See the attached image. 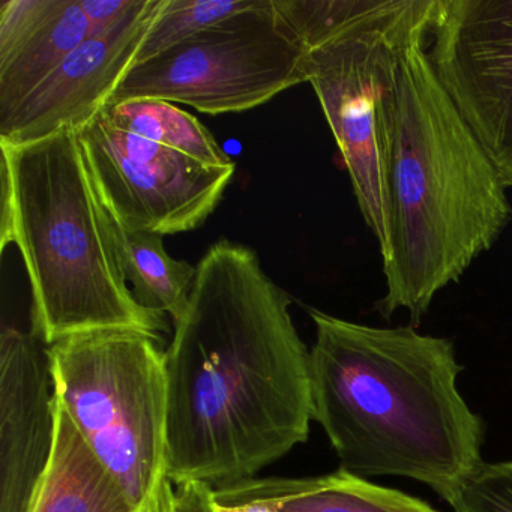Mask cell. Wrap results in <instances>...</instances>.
<instances>
[{
  "mask_svg": "<svg viewBox=\"0 0 512 512\" xmlns=\"http://www.w3.org/2000/svg\"><path fill=\"white\" fill-rule=\"evenodd\" d=\"M253 248L221 239L197 263L166 350L167 478H257L307 442L311 349Z\"/></svg>",
  "mask_w": 512,
  "mask_h": 512,
  "instance_id": "1",
  "label": "cell"
},
{
  "mask_svg": "<svg viewBox=\"0 0 512 512\" xmlns=\"http://www.w3.org/2000/svg\"><path fill=\"white\" fill-rule=\"evenodd\" d=\"M431 29L395 53L377 104L389 230L377 311H407L413 328L512 220L508 188L428 58Z\"/></svg>",
  "mask_w": 512,
  "mask_h": 512,
  "instance_id": "2",
  "label": "cell"
},
{
  "mask_svg": "<svg viewBox=\"0 0 512 512\" xmlns=\"http://www.w3.org/2000/svg\"><path fill=\"white\" fill-rule=\"evenodd\" d=\"M313 419L340 469L403 476L446 499L482 463L484 427L457 388L448 338L377 328L310 310Z\"/></svg>",
  "mask_w": 512,
  "mask_h": 512,
  "instance_id": "3",
  "label": "cell"
},
{
  "mask_svg": "<svg viewBox=\"0 0 512 512\" xmlns=\"http://www.w3.org/2000/svg\"><path fill=\"white\" fill-rule=\"evenodd\" d=\"M0 152V179L11 197L0 253L19 248L31 283L32 329L44 343L106 329L161 338L166 314L143 307L128 286L79 133L0 142Z\"/></svg>",
  "mask_w": 512,
  "mask_h": 512,
  "instance_id": "4",
  "label": "cell"
},
{
  "mask_svg": "<svg viewBox=\"0 0 512 512\" xmlns=\"http://www.w3.org/2000/svg\"><path fill=\"white\" fill-rule=\"evenodd\" d=\"M158 341L106 329L49 346L56 401L139 511L167 479L166 352Z\"/></svg>",
  "mask_w": 512,
  "mask_h": 512,
  "instance_id": "5",
  "label": "cell"
},
{
  "mask_svg": "<svg viewBox=\"0 0 512 512\" xmlns=\"http://www.w3.org/2000/svg\"><path fill=\"white\" fill-rule=\"evenodd\" d=\"M310 52L275 10L256 4L128 71L109 106L131 100L185 104L208 115L257 109L308 83Z\"/></svg>",
  "mask_w": 512,
  "mask_h": 512,
  "instance_id": "6",
  "label": "cell"
},
{
  "mask_svg": "<svg viewBox=\"0 0 512 512\" xmlns=\"http://www.w3.org/2000/svg\"><path fill=\"white\" fill-rule=\"evenodd\" d=\"M439 0H367L362 13L331 40L310 52L313 86L352 182L368 229L388 251L377 104L395 53L413 35L433 28Z\"/></svg>",
  "mask_w": 512,
  "mask_h": 512,
  "instance_id": "7",
  "label": "cell"
},
{
  "mask_svg": "<svg viewBox=\"0 0 512 512\" xmlns=\"http://www.w3.org/2000/svg\"><path fill=\"white\" fill-rule=\"evenodd\" d=\"M77 133L101 203L127 232L199 229L235 175L236 164L209 166L119 130L103 112Z\"/></svg>",
  "mask_w": 512,
  "mask_h": 512,
  "instance_id": "8",
  "label": "cell"
},
{
  "mask_svg": "<svg viewBox=\"0 0 512 512\" xmlns=\"http://www.w3.org/2000/svg\"><path fill=\"white\" fill-rule=\"evenodd\" d=\"M428 58L512 188V0H439Z\"/></svg>",
  "mask_w": 512,
  "mask_h": 512,
  "instance_id": "9",
  "label": "cell"
},
{
  "mask_svg": "<svg viewBox=\"0 0 512 512\" xmlns=\"http://www.w3.org/2000/svg\"><path fill=\"white\" fill-rule=\"evenodd\" d=\"M164 4L142 0L118 28L77 47L16 109L0 116V142H34L62 130L79 131L100 115L136 64Z\"/></svg>",
  "mask_w": 512,
  "mask_h": 512,
  "instance_id": "10",
  "label": "cell"
},
{
  "mask_svg": "<svg viewBox=\"0 0 512 512\" xmlns=\"http://www.w3.org/2000/svg\"><path fill=\"white\" fill-rule=\"evenodd\" d=\"M56 397L49 346L31 329L0 334V512H29L52 460Z\"/></svg>",
  "mask_w": 512,
  "mask_h": 512,
  "instance_id": "11",
  "label": "cell"
},
{
  "mask_svg": "<svg viewBox=\"0 0 512 512\" xmlns=\"http://www.w3.org/2000/svg\"><path fill=\"white\" fill-rule=\"evenodd\" d=\"M215 500L256 502L277 512H437L409 494L340 469L319 476H268L212 488Z\"/></svg>",
  "mask_w": 512,
  "mask_h": 512,
  "instance_id": "12",
  "label": "cell"
},
{
  "mask_svg": "<svg viewBox=\"0 0 512 512\" xmlns=\"http://www.w3.org/2000/svg\"><path fill=\"white\" fill-rule=\"evenodd\" d=\"M52 460L29 512H146L134 508L119 482L83 440L56 401Z\"/></svg>",
  "mask_w": 512,
  "mask_h": 512,
  "instance_id": "13",
  "label": "cell"
},
{
  "mask_svg": "<svg viewBox=\"0 0 512 512\" xmlns=\"http://www.w3.org/2000/svg\"><path fill=\"white\" fill-rule=\"evenodd\" d=\"M86 40L89 22L80 0H56L50 16L0 58V116L16 109Z\"/></svg>",
  "mask_w": 512,
  "mask_h": 512,
  "instance_id": "14",
  "label": "cell"
},
{
  "mask_svg": "<svg viewBox=\"0 0 512 512\" xmlns=\"http://www.w3.org/2000/svg\"><path fill=\"white\" fill-rule=\"evenodd\" d=\"M112 226L122 271L137 301L178 320L187 308L197 266L173 259L157 233L127 232L113 218Z\"/></svg>",
  "mask_w": 512,
  "mask_h": 512,
  "instance_id": "15",
  "label": "cell"
},
{
  "mask_svg": "<svg viewBox=\"0 0 512 512\" xmlns=\"http://www.w3.org/2000/svg\"><path fill=\"white\" fill-rule=\"evenodd\" d=\"M103 113L119 130L175 149L209 166L235 164L196 116L169 101H124L107 106Z\"/></svg>",
  "mask_w": 512,
  "mask_h": 512,
  "instance_id": "16",
  "label": "cell"
},
{
  "mask_svg": "<svg viewBox=\"0 0 512 512\" xmlns=\"http://www.w3.org/2000/svg\"><path fill=\"white\" fill-rule=\"evenodd\" d=\"M254 4L256 0H166L143 41L136 64L149 61L164 50L248 10Z\"/></svg>",
  "mask_w": 512,
  "mask_h": 512,
  "instance_id": "17",
  "label": "cell"
},
{
  "mask_svg": "<svg viewBox=\"0 0 512 512\" xmlns=\"http://www.w3.org/2000/svg\"><path fill=\"white\" fill-rule=\"evenodd\" d=\"M445 500L454 512H512V461H482Z\"/></svg>",
  "mask_w": 512,
  "mask_h": 512,
  "instance_id": "18",
  "label": "cell"
},
{
  "mask_svg": "<svg viewBox=\"0 0 512 512\" xmlns=\"http://www.w3.org/2000/svg\"><path fill=\"white\" fill-rule=\"evenodd\" d=\"M56 0H5L0 7V58L10 55L55 8Z\"/></svg>",
  "mask_w": 512,
  "mask_h": 512,
  "instance_id": "19",
  "label": "cell"
},
{
  "mask_svg": "<svg viewBox=\"0 0 512 512\" xmlns=\"http://www.w3.org/2000/svg\"><path fill=\"white\" fill-rule=\"evenodd\" d=\"M142 0H80L89 22V38L103 37L124 23Z\"/></svg>",
  "mask_w": 512,
  "mask_h": 512,
  "instance_id": "20",
  "label": "cell"
},
{
  "mask_svg": "<svg viewBox=\"0 0 512 512\" xmlns=\"http://www.w3.org/2000/svg\"><path fill=\"white\" fill-rule=\"evenodd\" d=\"M212 488L202 482L175 485L176 512H217L212 503Z\"/></svg>",
  "mask_w": 512,
  "mask_h": 512,
  "instance_id": "21",
  "label": "cell"
},
{
  "mask_svg": "<svg viewBox=\"0 0 512 512\" xmlns=\"http://www.w3.org/2000/svg\"><path fill=\"white\" fill-rule=\"evenodd\" d=\"M149 512H176L175 485L169 478L161 484L160 490L155 494L154 500L149 505Z\"/></svg>",
  "mask_w": 512,
  "mask_h": 512,
  "instance_id": "22",
  "label": "cell"
},
{
  "mask_svg": "<svg viewBox=\"0 0 512 512\" xmlns=\"http://www.w3.org/2000/svg\"><path fill=\"white\" fill-rule=\"evenodd\" d=\"M146 512H149V508H148V511H146Z\"/></svg>",
  "mask_w": 512,
  "mask_h": 512,
  "instance_id": "23",
  "label": "cell"
}]
</instances>
